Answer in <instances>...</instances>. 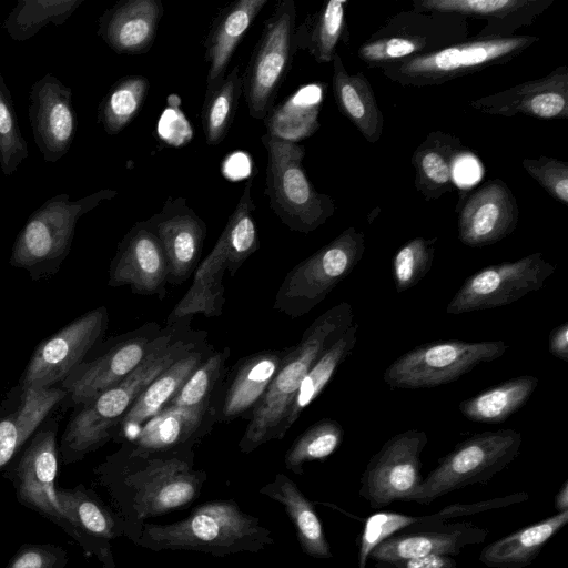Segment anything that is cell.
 I'll use <instances>...</instances> for the list:
<instances>
[{"label": "cell", "mask_w": 568, "mask_h": 568, "mask_svg": "<svg viewBox=\"0 0 568 568\" xmlns=\"http://www.w3.org/2000/svg\"><path fill=\"white\" fill-rule=\"evenodd\" d=\"M538 378L523 375L510 378L459 403L463 416L476 423L499 424L520 409L531 397Z\"/></svg>", "instance_id": "39"}, {"label": "cell", "mask_w": 568, "mask_h": 568, "mask_svg": "<svg viewBox=\"0 0 568 568\" xmlns=\"http://www.w3.org/2000/svg\"><path fill=\"white\" fill-rule=\"evenodd\" d=\"M519 209L515 194L500 179L473 191L458 213V239L469 247L491 245L510 235L517 226Z\"/></svg>", "instance_id": "21"}, {"label": "cell", "mask_w": 568, "mask_h": 568, "mask_svg": "<svg viewBox=\"0 0 568 568\" xmlns=\"http://www.w3.org/2000/svg\"><path fill=\"white\" fill-rule=\"evenodd\" d=\"M226 271V257L213 246L196 267L191 286L168 315L165 325H172L185 317L192 318L197 314L205 317L220 316L226 302L223 285Z\"/></svg>", "instance_id": "36"}, {"label": "cell", "mask_w": 568, "mask_h": 568, "mask_svg": "<svg viewBox=\"0 0 568 568\" xmlns=\"http://www.w3.org/2000/svg\"><path fill=\"white\" fill-rule=\"evenodd\" d=\"M469 106L489 115L567 119L568 69L566 65L558 67L542 78L475 99Z\"/></svg>", "instance_id": "22"}, {"label": "cell", "mask_w": 568, "mask_h": 568, "mask_svg": "<svg viewBox=\"0 0 568 568\" xmlns=\"http://www.w3.org/2000/svg\"><path fill=\"white\" fill-rule=\"evenodd\" d=\"M58 500L80 535V547L93 555L103 568H115L111 542L125 537L120 515L90 487H57Z\"/></svg>", "instance_id": "24"}, {"label": "cell", "mask_w": 568, "mask_h": 568, "mask_svg": "<svg viewBox=\"0 0 568 568\" xmlns=\"http://www.w3.org/2000/svg\"><path fill=\"white\" fill-rule=\"evenodd\" d=\"M84 0H21L17 2L2 23L14 41H27L52 23L63 24Z\"/></svg>", "instance_id": "44"}, {"label": "cell", "mask_w": 568, "mask_h": 568, "mask_svg": "<svg viewBox=\"0 0 568 568\" xmlns=\"http://www.w3.org/2000/svg\"><path fill=\"white\" fill-rule=\"evenodd\" d=\"M164 13L161 0H120L98 20V36L118 54L146 53Z\"/></svg>", "instance_id": "28"}, {"label": "cell", "mask_w": 568, "mask_h": 568, "mask_svg": "<svg viewBox=\"0 0 568 568\" xmlns=\"http://www.w3.org/2000/svg\"><path fill=\"white\" fill-rule=\"evenodd\" d=\"M242 94L240 67H234L224 78L206 87L201 109V122L205 142L220 144L227 135L234 121Z\"/></svg>", "instance_id": "41"}, {"label": "cell", "mask_w": 568, "mask_h": 568, "mask_svg": "<svg viewBox=\"0 0 568 568\" xmlns=\"http://www.w3.org/2000/svg\"><path fill=\"white\" fill-rule=\"evenodd\" d=\"M555 272L542 253L486 266L468 276L446 307L450 315L509 305L540 290Z\"/></svg>", "instance_id": "14"}, {"label": "cell", "mask_w": 568, "mask_h": 568, "mask_svg": "<svg viewBox=\"0 0 568 568\" xmlns=\"http://www.w3.org/2000/svg\"><path fill=\"white\" fill-rule=\"evenodd\" d=\"M28 116L34 143L45 162H58L70 150L78 126L71 88L52 73L29 91Z\"/></svg>", "instance_id": "18"}, {"label": "cell", "mask_w": 568, "mask_h": 568, "mask_svg": "<svg viewBox=\"0 0 568 568\" xmlns=\"http://www.w3.org/2000/svg\"><path fill=\"white\" fill-rule=\"evenodd\" d=\"M133 544L146 519L189 507L207 479L194 468V453L141 454L124 445L95 469Z\"/></svg>", "instance_id": "1"}, {"label": "cell", "mask_w": 568, "mask_h": 568, "mask_svg": "<svg viewBox=\"0 0 568 568\" xmlns=\"http://www.w3.org/2000/svg\"><path fill=\"white\" fill-rule=\"evenodd\" d=\"M525 171L536 180L555 200L568 205V163L540 155L521 160Z\"/></svg>", "instance_id": "49"}, {"label": "cell", "mask_w": 568, "mask_h": 568, "mask_svg": "<svg viewBox=\"0 0 568 568\" xmlns=\"http://www.w3.org/2000/svg\"><path fill=\"white\" fill-rule=\"evenodd\" d=\"M437 239L414 237L400 246L393 257V277L398 293L417 285L429 272Z\"/></svg>", "instance_id": "48"}, {"label": "cell", "mask_w": 568, "mask_h": 568, "mask_svg": "<svg viewBox=\"0 0 568 568\" xmlns=\"http://www.w3.org/2000/svg\"><path fill=\"white\" fill-rule=\"evenodd\" d=\"M375 568H457L453 556L427 555L399 560L375 561Z\"/></svg>", "instance_id": "51"}, {"label": "cell", "mask_w": 568, "mask_h": 568, "mask_svg": "<svg viewBox=\"0 0 568 568\" xmlns=\"http://www.w3.org/2000/svg\"><path fill=\"white\" fill-rule=\"evenodd\" d=\"M284 349H268L241 358L226 376L215 398L216 423H230L252 413L274 378Z\"/></svg>", "instance_id": "27"}, {"label": "cell", "mask_w": 568, "mask_h": 568, "mask_svg": "<svg viewBox=\"0 0 568 568\" xmlns=\"http://www.w3.org/2000/svg\"><path fill=\"white\" fill-rule=\"evenodd\" d=\"M462 140L439 130L429 132L412 155L415 189L433 201L454 189V165L464 153Z\"/></svg>", "instance_id": "31"}, {"label": "cell", "mask_w": 568, "mask_h": 568, "mask_svg": "<svg viewBox=\"0 0 568 568\" xmlns=\"http://www.w3.org/2000/svg\"><path fill=\"white\" fill-rule=\"evenodd\" d=\"M191 317L165 325L142 363L119 384L80 406L70 418L59 448L64 465L82 460L111 439L140 394L168 367L207 339L205 331L191 328Z\"/></svg>", "instance_id": "2"}, {"label": "cell", "mask_w": 568, "mask_h": 568, "mask_svg": "<svg viewBox=\"0 0 568 568\" xmlns=\"http://www.w3.org/2000/svg\"><path fill=\"white\" fill-rule=\"evenodd\" d=\"M258 493L283 506L305 555L315 559L333 558L331 546L314 505L290 477L278 473L272 481L261 487Z\"/></svg>", "instance_id": "33"}, {"label": "cell", "mask_w": 568, "mask_h": 568, "mask_svg": "<svg viewBox=\"0 0 568 568\" xmlns=\"http://www.w3.org/2000/svg\"><path fill=\"white\" fill-rule=\"evenodd\" d=\"M29 156L28 143L22 136L10 89L0 73V169L12 175Z\"/></svg>", "instance_id": "47"}, {"label": "cell", "mask_w": 568, "mask_h": 568, "mask_svg": "<svg viewBox=\"0 0 568 568\" xmlns=\"http://www.w3.org/2000/svg\"><path fill=\"white\" fill-rule=\"evenodd\" d=\"M252 186L253 179L250 178L214 245L226 257L227 272L231 276H234L245 261L260 248Z\"/></svg>", "instance_id": "40"}, {"label": "cell", "mask_w": 568, "mask_h": 568, "mask_svg": "<svg viewBox=\"0 0 568 568\" xmlns=\"http://www.w3.org/2000/svg\"><path fill=\"white\" fill-rule=\"evenodd\" d=\"M162 331L163 327L151 322L119 336L100 356L78 365L61 383V388L73 405L87 404L131 374L150 353Z\"/></svg>", "instance_id": "17"}, {"label": "cell", "mask_w": 568, "mask_h": 568, "mask_svg": "<svg viewBox=\"0 0 568 568\" xmlns=\"http://www.w3.org/2000/svg\"><path fill=\"white\" fill-rule=\"evenodd\" d=\"M215 420V407L168 406L148 419L129 439L121 442L141 454H187L207 435Z\"/></svg>", "instance_id": "25"}, {"label": "cell", "mask_w": 568, "mask_h": 568, "mask_svg": "<svg viewBox=\"0 0 568 568\" xmlns=\"http://www.w3.org/2000/svg\"><path fill=\"white\" fill-rule=\"evenodd\" d=\"M118 191L102 189L77 200L67 193L51 196L33 211L18 233L9 263L33 278L55 273L68 256L80 219Z\"/></svg>", "instance_id": "5"}, {"label": "cell", "mask_w": 568, "mask_h": 568, "mask_svg": "<svg viewBox=\"0 0 568 568\" xmlns=\"http://www.w3.org/2000/svg\"><path fill=\"white\" fill-rule=\"evenodd\" d=\"M521 434L515 429L486 430L458 443L423 479L413 501L429 505L452 491L487 484L518 455Z\"/></svg>", "instance_id": "9"}, {"label": "cell", "mask_w": 568, "mask_h": 568, "mask_svg": "<svg viewBox=\"0 0 568 568\" xmlns=\"http://www.w3.org/2000/svg\"><path fill=\"white\" fill-rule=\"evenodd\" d=\"M108 322V311L100 306L43 339L26 366L19 384L20 389H47L61 384L101 341Z\"/></svg>", "instance_id": "16"}, {"label": "cell", "mask_w": 568, "mask_h": 568, "mask_svg": "<svg viewBox=\"0 0 568 568\" xmlns=\"http://www.w3.org/2000/svg\"><path fill=\"white\" fill-rule=\"evenodd\" d=\"M230 355V347L220 351L214 349L192 373L168 406L184 408L214 406L215 398L226 375V362Z\"/></svg>", "instance_id": "45"}, {"label": "cell", "mask_w": 568, "mask_h": 568, "mask_svg": "<svg viewBox=\"0 0 568 568\" xmlns=\"http://www.w3.org/2000/svg\"><path fill=\"white\" fill-rule=\"evenodd\" d=\"M467 19L413 9L389 17L358 48L357 57L369 68L429 54L470 38Z\"/></svg>", "instance_id": "10"}, {"label": "cell", "mask_w": 568, "mask_h": 568, "mask_svg": "<svg viewBox=\"0 0 568 568\" xmlns=\"http://www.w3.org/2000/svg\"><path fill=\"white\" fill-rule=\"evenodd\" d=\"M347 4V0H329L305 17L294 31L295 49L307 52L318 63L332 62L337 45L349 42Z\"/></svg>", "instance_id": "37"}, {"label": "cell", "mask_w": 568, "mask_h": 568, "mask_svg": "<svg viewBox=\"0 0 568 568\" xmlns=\"http://www.w3.org/2000/svg\"><path fill=\"white\" fill-rule=\"evenodd\" d=\"M554 0H415L412 9L483 19L487 23L477 37L515 36L519 28L530 26Z\"/></svg>", "instance_id": "26"}, {"label": "cell", "mask_w": 568, "mask_h": 568, "mask_svg": "<svg viewBox=\"0 0 568 568\" xmlns=\"http://www.w3.org/2000/svg\"><path fill=\"white\" fill-rule=\"evenodd\" d=\"M427 440L426 433L417 429L390 437L367 463L359 496L374 509L413 501L423 481L420 455Z\"/></svg>", "instance_id": "15"}, {"label": "cell", "mask_w": 568, "mask_h": 568, "mask_svg": "<svg viewBox=\"0 0 568 568\" xmlns=\"http://www.w3.org/2000/svg\"><path fill=\"white\" fill-rule=\"evenodd\" d=\"M101 568H103V567H101Z\"/></svg>", "instance_id": "54"}, {"label": "cell", "mask_w": 568, "mask_h": 568, "mask_svg": "<svg viewBox=\"0 0 568 568\" xmlns=\"http://www.w3.org/2000/svg\"><path fill=\"white\" fill-rule=\"evenodd\" d=\"M324 90L322 83L303 85L273 106L263 120L266 133L294 142L315 133L320 128L318 113Z\"/></svg>", "instance_id": "38"}, {"label": "cell", "mask_w": 568, "mask_h": 568, "mask_svg": "<svg viewBox=\"0 0 568 568\" xmlns=\"http://www.w3.org/2000/svg\"><path fill=\"white\" fill-rule=\"evenodd\" d=\"M357 324L352 325L305 375L288 410L284 425L285 433L302 412L321 395L337 368L352 354L357 341Z\"/></svg>", "instance_id": "42"}, {"label": "cell", "mask_w": 568, "mask_h": 568, "mask_svg": "<svg viewBox=\"0 0 568 568\" xmlns=\"http://www.w3.org/2000/svg\"><path fill=\"white\" fill-rule=\"evenodd\" d=\"M169 267L162 246L145 221L135 223L119 242L109 267L108 285L163 300Z\"/></svg>", "instance_id": "19"}, {"label": "cell", "mask_w": 568, "mask_h": 568, "mask_svg": "<svg viewBox=\"0 0 568 568\" xmlns=\"http://www.w3.org/2000/svg\"><path fill=\"white\" fill-rule=\"evenodd\" d=\"M213 351L214 347L204 339L162 372L131 405L113 440L121 443L131 438L148 419L164 409Z\"/></svg>", "instance_id": "29"}, {"label": "cell", "mask_w": 568, "mask_h": 568, "mask_svg": "<svg viewBox=\"0 0 568 568\" xmlns=\"http://www.w3.org/2000/svg\"><path fill=\"white\" fill-rule=\"evenodd\" d=\"M538 41L539 37L530 34L474 36L439 51L389 62L379 69L387 79L404 87L436 85L507 63Z\"/></svg>", "instance_id": "7"}, {"label": "cell", "mask_w": 568, "mask_h": 568, "mask_svg": "<svg viewBox=\"0 0 568 568\" xmlns=\"http://www.w3.org/2000/svg\"><path fill=\"white\" fill-rule=\"evenodd\" d=\"M150 81L141 74L120 78L102 98L98 121L109 135L124 130L139 114L146 100Z\"/></svg>", "instance_id": "43"}, {"label": "cell", "mask_w": 568, "mask_h": 568, "mask_svg": "<svg viewBox=\"0 0 568 568\" xmlns=\"http://www.w3.org/2000/svg\"><path fill=\"white\" fill-rule=\"evenodd\" d=\"M294 0L278 1L264 23L242 75V94L251 118L264 120L274 106L296 52Z\"/></svg>", "instance_id": "11"}, {"label": "cell", "mask_w": 568, "mask_h": 568, "mask_svg": "<svg viewBox=\"0 0 568 568\" xmlns=\"http://www.w3.org/2000/svg\"><path fill=\"white\" fill-rule=\"evenodd\" d=\"M332 63V85L337 109L367 142H378L384 131V116L369 81L363 72L348 73L338 53Z\"/></svg>", "instance_id": "32"}, {"label": "cell", "mask_w": 568, "mask_h": 568, "mask_svg": "<svg viewBox=\"0 0 568 568\" xmlns=\"http://www.w3.org/2000/svg\"><path fill=\"white\" fill-rule=\"evenodd\" d=\"M274 544L260 518L243 511L234 499H216L195 507L169 524L145 523L134 545L152 551L187 550L214 557L256 554Z\"/></svg>", "instance_id": "4"}, {"label": "cell", "mask_w": 568, "mask_h": 568, "mask_svg": "<svg viewBox=\"0 0 568 568\" xmlns=\"http://www.w3.org/2000/svg\"><path fill=\"white\" fill-rule=\"evenodd\" d=\"M568 521V510L516 530L497 539L479 554V561L490 568H525L540 554L544 546Z\"/></svg>", "instance_id": "35"}, {"label": "cell", "mask_w": 568, "mask_h": 568, "mask_svg": "<svg viewBox=\"0 0 568 568\" xmlns=\"http://www.w3.org/2000/svg\"><path fill=\"white\" fill-rule=\"evenodd\" d=\"M65 397L67 392L61 387L21 390L17 410L0 418V475Z\"/></svg>", "instance_id": "34"}, {"label": "cell", "mask_w": 568, "mask_h": 568, "mask_svg": "<svg viewBox=\"0 0 568 568\" xmlns=\"http://www.w3.org/2000/svg\"><path fill=\"white\" fill-rule=\"evenodd\" d=\"M488 530L467 521H433L410 525L378 544L369 554L374 561L399 560L427 555L460 554L485 541Z\"/></svg>", "instance_id": "23"}, {"label": "cell", "mask_w": 568, "mask_h": 568, "mask_svg": "<svg viewBox=\"0 0 568 568\" xmlns=\"http://www.w3.org/2000/svg\"><path fill=\"white\" fill-rule=\"evenodd\" d=\"M364 252L365 234L354 226L345 229L287 272L273 310L291 318L308 314L352 273Z\"/></svg>", "instance_id": "8"}, {"label": "cell", "mask_w": 568, "mask_h": 568, "mask_svg": "<svg viewBox=\"0 0 568 568\" xmlns=\"http://www.w3.org/2000/svg\"><path fill=\"white\" fill-rule=\"evenodd\" d=\"M549 352L557 358L568 362V322L555 327L549 335Z\"/></svg>", "instance_id": "52"}, {"label": "cell", "mask_w": 568, "mask_h": 568, "mask_svg": "<svg viewBox=\"0 0 568 568\" xmlns=\"http://www.w3.org/2000/svg\"><path fill=\"white\" fill-rule=\"evenodd\" d=\"M58 427L55 419L42 423L2 476L12 484L16 498L22 506L60 527L80 546V535L55 493Z\"/></svg>", "instance_id": "13"}, {"label": "cell", "mask_w": 568, "mask_h": 568, "mask_svg": "<svg viewBox=\"0 0 568 568\" xmlns=\"http://www.w3.org/2000/svg\"><path fill=\"white\" fill-rule=\"evenodd\" d=\"M555 507L557 511L568 510V480H565L561 488L555 496Z\"/></svg>", "instance_id": "53"}, {"label": "cell", "mask_w": 568, "mask_h": 568, "mask_svg": "<svg viewBox=\"0 0 568 568\" xmlns=\"http://www.w3.org/2000/svg\"><path fill=\"white\" fill-rule=\"evenodd\" d=\"M268 0H237L220 9L204 41L206 87L222 80L246 31Z\"/></svg>", "instance_id": "30"}, {"label": "cell", "mask_w": 568, "mask_h": 568, "mask_svg": "<svg viewBox=\"0 0 568 568\" xmlns=\"http://www.w3.org/2000/svg\"><path fill=\"white\" fill-rule=\"evenodd\" d=\"M344 429L332 418H323L305 429L290 446L284 456L285 468L295 475L304 474V465L324 460L342 444Z\"/></svg>", "instance_id": "46"}, {"label": "cell", "mask_w": 568, "mask_h": 568, "mask_svg": "<svg viewBox=\"0 0 568 568\" xmlns=\"http://www.w3.org/2000/svg\"><path fill=\"white\" fill-rule=\"evenodd\" d=\"M354 312L342 302L321 314L304 331L300 342L284 349L281 365L265 394L250 414L239 442L243 454L286 435L284 425L300 385L312 366L353 325Z\"/></svg>", "instance_id": "3"}, {"label": "cell", "mask_w": 568, "mask_h": 568, "mask_svg": "<svg viewBox=\"0 0 568 568\" xmlns=\"http://www.w3.org/2000/svg\"><path fill=\"white\" fill-rule=\"evenodd\" d=\"M261 141L267 153L265 194L270 207L290 230L315 231L334 214L335 203L310 181L302 164L305 146L270 133Z\"/></svg>", "instance_id": "6"}, {"label": "cell", "mask_w": 568, "mask_h": 568, "mask_svg": "<svg viewBox=\"0 0 568 568\" xmlns=\"http://www.w3.org/2000/svg\"><path fill=\"white\" fill-rule=\"evenodd\" d=\"M144 221L166 257L169 284L179 285L187 281L200 264L207 233L205 222L182 196H169L161 211Z\"/></svg>", "instance_id": "20"}, {"label": "cell", "mask_w": 568, "mask_h": 568, "mask_svg": "<svg viewBox=\"0 0 568 568\" xmlns=\"http://www.w3.org/2000/svg\"><path fill=\"white\" fill-rule=\"evenodd\" d=\"M507 349L504 341L425 343L397 357L383 373V379L393 388L436 387L501 357Z\"/></svg>", "instance_id": "12"}, {"label": "cell", "mask_w": 568, "mask_h": 568, "mask_svg": "<svg viewBox=\"0 0 568 568\" xmlns=\"http://www.w3.org/2000/svg\"><path fill=\"white\" fill-rule=\"evenodd\" d=\"M69 561L65 548L53 544H23L4 568H64Z\"/></svg>", "instance_id": "50"}]
</instances>
